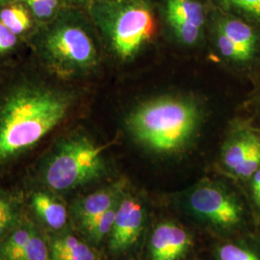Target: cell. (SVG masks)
<instances>
[{"label": "cell", "instance_id": "6da1fadb", "mask_svg": "<svg viewBox=\"0 0 260 260\" xmlns=\"http://www.w3.org/2000/svg\"><path fill=\"white\" fill-rule=\"evenodd\" d=\"M71 95L46 85L24 84L0 103V162L36 146L64 121Z\"/></svg>", "mask_w": 260, "mask_h": 260}, {"label": "cell", "instance_id": "7a4b0ae2", "mask_svg": "<svg viewBox=\"0 0 260 260\" xmlns=\"http://www.w3.org/2000/svg\"><path fill=\"white\" fill-rule=\"evenodd\" d=\"M200 111L181 98L161 96L142 103L126 120L128 130L142 147L157 154L185 149L195 136Z\"/></svg>", "mask_w": 260, "mask_h": 260}, {"label": "cell", "instance_id": "3957f363", "mask_svg": "<svg viewBox=\"0 0 260 260\" xmlns=\"http://www.w3.org/2000/svg\"><path fill=\"white\" fill-rule=\"evenodd\" d=\"M94 21L112 51L121 60H129L155 34L156 22L145 0H106L93 5Z\"/></svg>", "mask_w": 260, "mask_h": 260}, {"label": "cell", "instance_id": "277c9868", "mask_svg": "<svg viewBox=\"0 0 260 260\" xmlns=\"http://www.w3.org/2000/svg\"><path fill=\"white\" fill-rule=\"evenodd\" d=\"M104 171L103 147L83 135H74L57 144L43 170V180L49 189L66 192L95 180Z\"/></svg>", "mask_w": 260, "mask_h": 260}, {"label": "cell", "instance_id": "5b68a950", "mask_svg": "<svg viewBox=\"0 0 260 260\" xmlns=\"http://www.w3.org/2000/svg\"><path fill=\"white\" fill-rule=\"evenodd\" d=\"M40 54L54 74L69 77L91 70L98 52L89 32L75 19L57 17L43 33Z\"/></svg>", "mask_w": 260, "mask_h": 260}, {"label": "cell", "instance_id": "8992f818", "mask_svg": "<svg viewBox=\"0 0 260 260\" xmlns=\"http://www.w3.org/2000/svg\"><path fill=\"white\" fill-rule=\"evenodd\" d=\"M183 205L194 220L215 233H236L246 222V210L239 198L218 182L204 181L193 187Z\"/></svg>", "mask_w": 260, "mask_h": 260}, {"label": "cell", "instance_id": "52a82bcc", "mask_svg": "<svg viewBox=\"0 0 260 260\" xmlns=\"http://www.w3.org/2000/svg\"><path fill=\"white\" fill-rule=\"evenodd\" d=\"M146 206L136 196L124 193L109 234L108 246L113 253H124L140 240L145 230Z\"/></svg>", "mask_w": 260, "mask_h": 260}, {"label": "cell", "instance_id": "ba28073f", "mask_svg": "<svg viewBox=\"0 0 260 260\" xmlns=\"http://www.w3.org/2000/svg\"><path fill=\"white\" fill-rule=\"evenodd\" d=\"M222 162L231 174L250 179L260 168V135L250 129L234 133L223 146Z\"/></svg>", "mask_w": 260, "mask_h": 260}, {"label": "cell", "instance_id": "9c48e42d", "mask_svg": "<svg viewBox=\"0 0 260 260\" xmlns=\"http://www.w3.org/2000/svg\"><path fill=\"white\" fill-rule=\"evenodd\" d=\"M168 23L177 40L186 46H194L203 36L205 10L199 0H164Z\"/></svg>", "mask_w": 260, "mask_h": 260}, {"label": "cell", "instance_id": "30bf717a", "mask_svg": "<svg viewBox=\"0 0 260 260\" xmlns=\"http://www.w3.org/2000/svg\"><path fill=\"white\" fill-rule=\"evenodd\" d=\"M192 247V236L183 226L173 221H163L150 233L149 260H181Z\"/></svg>", "mask_w": 260, "mask_h": 260}, {"label": "cell", "instance_id": "8fae6325", "mask_svg": "<svg viewBox=\"0 0 260 260\" xmlns=\"http://www.w3.org/2000/svg\"><path fill=\"white\" fill-rule=\"evenodd\" d=\"M0 260H50L49 248L33 224L21 223L0 245Z\"/></svg>", "mask_w": 260, "mask_h": 260}, {"label": "cell", "instance_id": "7c38bea8", "mask_svg": "<svg viewBox=\"0 0 260 260\" xmlns=\"http://www.w3.org/2000/svg\"><path fill=\"white\" fill-rule=\"evenodd\" d=\"M124 189L125 182L119 180L112 185L104 187L78 200L73 206L72 213L79 229L81 230L94 218L118 204L125 193Z\"/></svg>", "mask_w": 260, "mask_h": 260}, {"label": "cell", "instance_id": "4fadbf2b", "mask_svg": "<svg viewBox=\"0 0 260 260\" xmlns=\"http://www.w3.org/2000/svg\"><path fill=\"white\" fill-rule=\"evenodd\" d=\"M216 32L232 42L249 60L254 54L257 46V36L255 31L245 21L229 16L221 17L217 21Z\"/></svg>", "mask_w": 260, "mask_h": 260}, {"label": "cell", "instance_id": "5bb4252c", "mask_svg": "<svg viewBox=\"0 0 260 260\" xmlns=\"http://www.w3.org/2000/svg\"><path fill=\"white\" fill-rule=\"evenodd\" d=\"M48 248L50 260H100L88 243L72 233L57 235L49 242Z\"/></svg>", "mask_w": 260, "mask_h": 260}, {"label": "cell", "instance_id": "9a60e30c", "mask_svg": "<svg viewBox=\"0 0 260 260\" xmlns=\"http://www.w3.org/2000/svg\"><path fill=\"white\" fill-rule=\"evenodd\" d=\"M32 207L39 219L51 230H62L68 221L65 205L53 196L38 192L32 197Z\"/></svg>", "mask_w": 260, "mask_h": 260}, {"label": "cell", "instance_id": "2e32d148", "mask_svg": "<svg viewBox=\"0 0 260 260\" xmlns=\"http://www.w3.org/2000/svg\"><path fill=\"white\" fill-rule=\"evenodd\" d=\"M0 21L17 36L25 33L31 27V16L23 4H12L0 11Z\"/></svg>", "mask_w": 260, "mask_h": 260}, {"label": "cell", "instance_id": "e0dca14e", "mask_svg": "<svg viewBox=\"0 0 260 260\" xmlns=\"http://www.w3.org/2000/svg\"><path fill=\"white\" fill-rule=\"evenodd\" d=\"M120 202L112 206L111 208H109L104 213L94 218L93 221L87 223L81 229L82 233L90 241L93 243H100L103 241L106 236H109Z\"/></svg>", "mask_w": 260, "mask_h": 260}, {"label": "cell", "instance_id": "ac0fdd59", "mask_svg": "<svg viewBox=\"0 0 260 260\" xmlns=\"http://www.w3.org/2000/svg\"><path fill=\"white\" fill-rule=\"evenodd\" d=\"M217 260H260V252L241 242H223L216 247Z\"/></svg>", "mask_w": 260, "mask_h": 260}, {"label": "cell", "instance_id": "d6986e66", "mask_svg": "<svg viewBox=\"0 0 260 260\" xmlns=\"http://www.w3.org/2000/svg\"><path fill=\"white\" fill-rule=\"evenodd\" d=\"M228 9L239 12L244 16L260 21V0H216Z\"/></svg>", "mask_w": 260, "mask_h": 260}, {"label": "cell", "instance_id": "ffe728a7", "mask_svg": "<svg viewBox=\"0 0 260 260\" xmlns=\"http://www.w3.org/2000/svg\"><path fill=\"white\" fill-rule=\"evenodd\" d=\"M17 211L14 203L7 196L0 194V238L14 225Z\"/></svg>", "mask_w": 260, "mask_h": 260}, {"label": "cell", "instance_id": "44dd1931", "mask_svg": "<svg viewBox=\"0 0 260 260\" xmlns=\"http://www.w3.org/2000/svg\"><path fill=\"white\" fill-rule=\"evenodd\" d=\"M18 44V36L0 21V54L6 53Z\"/></svg>", "mask_w": 260, "mask_h": 260}, {"label": "cell", "instance_id": "7402d4cb", "mask_svg": "<svg viewBox=\"0 0 260 260\" xmlns=\"http://www.w3.org/2000/svg\"><path fill=\"white\" fill-rule=\"evenodd\" d=\"M250 195L252 206L260 212V168L251 176Z\"/></svg>", "mask_w": 260, "mask_h": 260}, {"label": "cell", "instance_id": "603a6c76", "mask_svg": "<svg viewBox=\"0 0 260 260\" xmlns=\"http://www.w3.org/2000/svg\"><path fill=\"white\" fill-rule=\"evenodd\" d=\"M45 1H47V3H48L52 8H54L56 11L58 10V7H59V0H45Z\"/></svg>", "mask_w": 260, "mask_h": 260}, {"label": "cell", "instance_id": "cb8c5ba5", "mask_svg": "<svg viewBox=\"0 0 260 260\" xmlns=\"http://www.w3.org/2000/svg\"><path fill=\"white\" fill-rule=\"evenodd\" d=\"M11 0H0V7L5 6L6 4H8Z\"/></svg>", "mask_w": 260, "mask_h": 260}, {"label": "cell", "instance_id": "d4e9b609", "mask_svg": "<svg viewBox=\"0 0 260 260\" xmlns=\"http://www.w3.org/2000/svg\"><path fill=\"white\" fill-rule=\"evenodd\" d=\"M71 1H75V2H81V1H84V0H71Z\"/></svg>", "mask_w": 260, "mask_h": 260}]
</instances>
